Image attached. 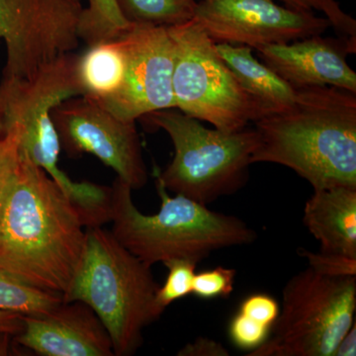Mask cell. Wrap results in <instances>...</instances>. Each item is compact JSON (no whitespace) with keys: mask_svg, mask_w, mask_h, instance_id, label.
Instances as JSON below:
<instances>
[{"mask_svg":"<svg viewBox=\"0 0 356 356\" xmlns=\"http://www.w3.org/2000/svg\"><path fill=\"white\" fill-rule=\"evenodd\" d=\"M356 276L331 277L308 267L283 288L269 336L248 356H332L355 323Z\"/></svg>","mask_w":356,"mask_h":356,"instance_id":"7","label":"cell"},{"mask_svg":"<svg viewBox=\"0 0 356 356\" xmlns=\"http://www.w3.org/2000/svg\"><path fill=\"white\" fill-rule=\"evenodd\" d=\"M126 51L121 36L88 46L79 55L77 74L83 95L95 102L112 97L125 76Z\"/></svg>","mask_w":356,"mask_h":356,"instance_id":"17","label":"cell"},{"mask_svg":"<svg viewBox=\"0 0 356 356\" xmlns=\"http://www.w3.org/2000/svg\"><path fill=\"white\" fill-rule=\"evenodd\" d=\"M257 51L261 62L294 88L334 86L356 95V74L346 60L356 51V36L315 35Z\"/></svg>","mask_w":356,"mask_h":356,"instance_id":"13","label":"cell"},{"mask_svg":"<svg viewBox=\"0 0 356 356\" xmlns=\"http://www.w3.org/2000/svg\"><path fill=\"white\" fill-rule=\"evenodd\" d=\"M86 229L64 189L20 149L0 212V267L63 298L83 261Z\"/></svg>","mask_w":356,"mask_h":356,"instance_id":"1","label":"cell"},{"mask_svg":"<svg viewBox=\"0 0 356 356\" xmlns=\"http://www.w3.org/2000/svg\"><path fill=\"white\" fill-rule=\"evenodd\" d=\"M81 266L63 301L90 307L108 332L114 355L129 356L143 343V331L163 315L159 283L151 266L102 226L86 229Z\"/></svg>","mask_w":356,"mask_h":356,"instance_id":"5","label":"cell"},{"mask_svg":"<svg viewBox=\"0 0 356 356\" xmlns=\"http://www.w3.org/2000/svg\"><path fill=\"white\" fill-rule=\"evenodd\" d=\"M192 20L216 44L257 48L323 35L331 22L275 0H198Z\"/></svg>","mask_w":356,"mask_h":356,"instance_id":"11","label":"cell"},{"mask_svg":"<svg viewBox=\"0 0 356 356\" xmlns=\"http://www.w3.org/2000/svg\"><path fill=\"white\" fill-rule=\"evenodd\" d=\"M280 311V304L273 297L261 293L247 297L238 309L243 315L269 327H273Z\"/></svg>","mask_w":356,"mask_h":356,"instance_id":"27","label":"cell"},{"mask_svg":"<svg viewBox=\"0 0 356 356\" xmlns=\"http://www.w3.org/2000/svg\"><path fill=\"white\" fill-rule=\"evenodd\" d=\"M81 11L79 37L88 46L121 36L130 23L122 15L116 0H88Z\"/></svg>","mask_w":356,"mask_h":356,"instance_id":"19","label":"cell"},{"mask_svg":"<svg viewBox=\"0 0 356 356\" xmlns=\"http://www.w3.org/2000/svg\"><path fill=\"white\" fill-rule=\"evenodd\" d=\"M356 355V325L355 323L350 331L344 334L337 344L332 356H355Z\"/></svg>","mask_w":356,"mask_h":356,"instance_id":"30","label":"cell"},{"mask_svg":"<svg viewBox=\"0 0 356 356\" xmlns=\"http://www.w3.org/2000/svg\"><path fill=\"white\" fill-rule=\"evenodd\" d=\"M175 44V108L224 132L248 127L266 114L259 99L238 83L216 43L194 20L168 27Z\"/></svg>","mask_w":356,"mask_h":356,"instance_id":"8","label":"cell"},{"mask_svg":"<svg viewBox=\"0 0 356 356\" xmlns=\"http://www.w3.org/2000/svg\"><path fill=\"white\" fill-rule=\"evenodd\" d=\"M140 119L165 131L172 140V163L156 173L166 191L208 205L247 184L257 146L254 128L236 132L208 129L177 108L159 110Z\"/></svg>","mask_w":356,"mask_h":356,"instance_id":"6","label":"cell"},{"mask_svg":"<svg viewBox=\"0 0 356 356\" xmlns=\"http://www.w3.org/2000/svg\"><path fill=\"white\" fill-rule=\"evenodd\" d=\"M51 116L60 149L69 156L92 154L133 191L147 184L149 175L136 122L118 118L84 95L60 102Z\"/></svg>","mask_w":356,"mask_h":356,"instance_id":"10","label":"cell"},{"mask_svg":"<svg viewBox=\"0 0 356 356\" xmlns=\"http://www.w3.org/2000/svg\"><path fill=\"white\" fill-rule=\"evenodd\" d=\"M19 159V132L15 126H13L0 139V212L17 170Z\"/></svg>","mask_w":356,"mask_h":356,"instance_id":"24","label":"cell"},{"mask_svg":"<svg viewBox=\"0 0 356 356\" xmlns=\"http://www.w3.org/2000/svg\"><path fill=\"white\" fill-rule=\"evenodd\" d=\"M235 269L218 266L195 274L192 293L201 299L228 298L235 287Z\"/></svg>","mask_w":356,"mask_h":356,"instance_id":"23","label":"cell"},{"mask_svg":"<svg viewBox=\"0 0 356 356\" xmlns=\"http://www.w3.org/2000/svg\"><path fill=\"white\" fill-rule=\"evenodd\" d=\"M198 0H116L130 24L172 27L193 18Z\"/></svg>","mask_w":356,"mask_h":356,"instance_id":"18","label":"cell"},{"mask_svg":"<svg viewBox=\"0 0 356 356\" xmlns=\"http://www.w3.org/2000/svg\"><path fill=\"white\" fill-rule=\"evenodd\" d=\"M79 58L72 51L30 79H2L0 98L6 131L13 126L18 129L21 151L64 189L86 227L103 226L110 220L111 187L74 181L58 168L62 149L51 116L60 102L83 95L77 74Z\"/></svg>","mask_w":356,"mask_h":356,"instance_id":"4","label":"cell"},{"mask_svg":"<svg viewBox=\"0 0 356 356\" xmlns=\"http://www.w3.org/2000/svg\"><path fill=\"white\" fill-rule=\"evenodd\" d=\"M21 346L43 356H113L108 332L90 307L64 302L40 315H22Z\"/></svg>","mask_w":356,"mask_h":356,"instance_id":"14","label":"cell"},{"mask_svg":"<svg viewBox=\"0 0 356 356\" xmlns=\"http://www.w3.org/2000/svg\"><path fill=\"white\" fill-rule=\"evenodd\" d=\"M216 48L238 83L261 102L266 114L286 108L294 102L297 89L259 62L250 47L220 43L216 44Z\"/></svg>","mask_w":356,"mask_h":356,"instance_id":"16","label":"cell"},{"mask_svg":"<svg viewBox=\"0 0 356 356\" xmlns=\"http://www.w3.org/2000/svg\"><path fill=\"white\" fill-rule=\"evenodd\" d=\"M303 222L321 252L356 259V187L314 189Z\"/></svg>","mask_w":356,"mask_h":356,"instance_id":"15","label":"cell"},{"mask_svg":"<svg viewBox=\"0 0 356 356\" xmlns=\"http://www.w3.org/2000/svg\"><path fill=\"white\" fill-rule=\"evenodd\" d=\"M62 296L25 284L0 267V310L40 315L62 303Z\"/></svg>","mask_w":356,"mask_h":356,"instance_id":"20","label":"cell"},{"mask_svg":"<svg viewBox=\"0 0 356 356\" xmlns=\"http://www.w3.org/2000/svg\"><path fill=\"white\" fill-rule=\"evenodd\" d=\"M156 186L161 204L154 215L136 207L133 189L120 178L111 187L112 234L147 266L177 259L198 264L213 252L257 240V232L240 218L214 212L180 194L170 196L159 179Z\"/></svg>","mask_w":356,"mask_h":356,"instance_id":"3","label":"cell"},{"mask_svg":"<svg viewBox=\"0 0 356 356\" xmlns=\"http://www.w3.org/2000/svg\"><path fill=\"white\" fill-rule=\"evenodd\" d=\"M163 264L168 267V273L165 284L159 286L156 293V301L165 309L177 300L191 294L198 264L191 259H177Z\"/></svg>","mask_w":356,"mask_h":356,"instance_id":"21","label":"cell"},{"mask_svg":"<svg viewBox=\"0 0 356 356\" xmlns=\"http://www.w3.org/2000/svg\"><path fill=\"white\" fill-rule=\"evenodd\" d=\"M252 163L284 165L314 189L356 187V95L334 86L297 89L286 108L254 122Z\"/></svg>","mask_w":356,"mask_h":356,"instance_id":"2","label":"cell"},{"mask_svg":"<svg viewBox=\"0 0 356 356\" xmlns=\"http://www.w3.org/2000/svg\"><path fill=\"white\" fill-rule=\"evenodd\" d=\"M270 330L271 327L238 312L229 324V339L241 350H254L266 341Z\"/></svg>","mask_w":356,"mask_h":356,"instance_id":"25","label":"cell"},{"mask_svg":"<svg viewBox=\"0 0 356 356\" xmlns=\"http://www.w3.org/2000/svg\"><path fill=\"white\" fill-rule=\"evenodd\" d=\"M298 254L308 261L309 267L316 273L331 277L356 276V259L337 254L313 252L299 248Z\"/></svg>","mask_w":356,"mask_h":356,"instance_id":"26","label":"cell"},{"mask_svg":"<svg viewBox=\"0 0 356 356\" xmlns=\"http://www.w3.org/2000/svg\"><path fill=\"white\" fill-rule=\"evenodd\" d=\"M178 356H228L229 351L221 343L198 337L193 343L186 344L177 353Z\"/></svg>","mask_w":356,"mask_h":356,"instance_id":"28","label":"cell"},{"mask_svg":"<svg viewBox=\"0 0 356 356\" xmlns=\"http://www.w3.org/2000/svg\"><path fill=\"white\" fill-rule=\"evenodd\" d=\"M81 0H0V40L6 46L2 79H30L79 48Z\"/></svg>","mask_w":356,"mask_h":356,"instance_id":"9","label":"cell"},{"mask_svg":"<svg viewBox=\"0 0 356 356\" xmlns=\"http://www.w3.org/2000/svg\"><path fill=\"white\" fill-rule=\"evenodd\" d=\"M121 39L126 51L123 83L112 97L98 103L118 118L134 122L175 108V44L168 27L131 24Z\"/></svg>","mask_w":356,"mask_h":356,"instance_id":"12","label":"cell"},{"mask_svg":"<svg viewBox=\"0 0 356 356\" xmlns=\"http://www.w3.org/2000/svg\"><path fill=\"white\" fill-rule=\"evenodd\" d=\"M22 327V315L14 312L0 310V337L17 334Z\"/></svg>","mask_w":356,"mask_h":356,"instance_id":"29","label":"cell"},{"mask_svg":"<svg viewBox=\"0 0 356 356\" xmlns=\"http://www.w3.org/2000/svg\"><path fill=\"white\" fill-rule=\"evenodd\" d=\"M6 134V118H4L3 106L0 98V139Z\"/></svg>","mask_w":356,"mask_h":356,"instance_id":"31","label":"cell"},{"mask_svg":"<svg viewBox=\"0 0 356 356\" xmlns=\"http://www.w3.org/2000/svg\"><path fill=\"white\" fill-rule=\"evenodd\" d=\"M285 6L297 10L318 11L331 22L341 36H356V21L344 13L337 0H280Z\"/></svg>","mask_w":356,"mask_h":356,"instance_id":"22","label":"cell"}]
</instances>
